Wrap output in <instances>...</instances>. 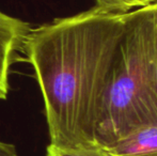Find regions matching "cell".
<instances>
[{
  "label": "cell",
  "mask_w": 157,
  "mask_h": 156,
  "mask_svg": "<svg viewBox=\"0 0 157 156\" xmlns=\"http://www.w3.org/2000/svg\"><path fill=\"white\" fill-rule=\"evenodd\" d=\"M132 12L113 14L93 8L27 33L21 49L41 89L50 144H97L101 98Z\"/></svg>",
  "instance_id": "6da1fadb"
},
{
  "label": "cell",
  "mask_w": 157,
  "mask_h": 156,
  "mask_svg": "<svg viewBox=\"0 0 157 156\" xmlns=\"http://www.w3.org/2000/svg\"><path fill=\"white\" fill-rule=\"evenodd\" d=\"M157 125V48L151 6L134 10L117 50L95 131L99 146Z\"/></svg>",
  "instance_id": "7a4b0ae2"
},
{
  "label": "cell",
  "mask_w": 157,
  "mask_h": 156,
  "mask_svg": "<svg viewBox=\"0 0 157 156\" xmlns=\"http://www.w3.org/2000/svg\"><path fill=\"white\" fill-rule=\"evenodd\" d=\"M30 29L26 21L0 11V100L8 96L11 64Z\"/></svg>",
  "instance_id": "3957f363"
},
{
  "label": "cell",
  "mask_w": 157,
  "mask_h": 156,
  "mask_svg": "<svg viewBox=\"0 0 157 156\" xmlns=\"http://www.w3.org/2000/svg\"><path fill=\"white\" fill-rule=\"evenodd\" d=\"M101 148L108 156H157V125L137 128Z\"/></svg>",
  "instance_id": "277c9868"
},
{
  "label": "cell",
  "mask_w": 157,
  "mask_h": 156,
  "mask_svg": "<svg viewBox=\"0 0 157 156\" xmlns=\"http://www.w3.org/2000/svg\"><path fill=\"white\" fill-rule=\"evenodd\" d=\"M157 0H95V9L104 13L126 14L140 8L150 6Z\"/></svg>",
  "instance_id": "5b68a950"
},
{
  "label": "cell",
  "mask_w": 157,
  "mask_h": 156,
  "mask_svg": "<svg viewBox=\"0 0 157 156\" xmlns=\"http://www.w3.org/2000/svg\"><path fill=\"white\" fill-rule=\"evenodd\" d=\"M46 156H108L99 144L80 146H57L48 144L46 149Z\"/></svg>",
  "instance_id": "8992f818"
},
{
  "label": "cell",
  "mask_w": 157,
  "mask_h": 156,
  "mask_svg": "<svg viewBox=\"0 0 157 156\" xmlns=\"http://www.w3.org/2000/svg\"><path fill=\"white\" fill-rule=\"evenodd\" d=\"M0 156H19L16 146L13 143L4 142L0 140Z\"/></svg>",
  "instance_id": "52a82bcc"
},
{
  "label": "cell",
  "mask_w": 157,
  "mask_h": 156,
  "mask_svg": "<svg viewBox=\"0 0 157 156\" xmlns=\"http://www.w3.org/2000/svg\"><path fill=\"white\" fill-rule=\"evenodd\" d=\"M151 13H152V21H153L154 33H155V40H156V48H157V1L151 6Z\"/></svg>",
  "instance_id": "ba28073f"
}]
</instances>
